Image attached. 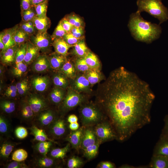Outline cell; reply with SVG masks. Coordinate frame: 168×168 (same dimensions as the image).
I'll use <instances>...</instances> for the list:
<instances>
[{
	"mask_svg": "<svg viewBox=\"0 0 168 168\" xmlns=\"http://www.w3.org/2000/svg\"><path fill=\"white\" fill-rule=\"evenodd\" d=\"M57 118L53 111L46 109L36 115L33 122L36 125L44 129L48 128Z\"/></svg>",
	"mask_w": 168,
	"mask_h": 168,
	"instance_id": "cell-8",
	"label": "cell"
},
{
	"mask_svg": "<svg viewBox=\"0 0 168 168\" xmlns=\"http://www.w3.org/2000/svg\"><path fill=\"white\" fill-rule=\"evenodd\" d=\"M52 45L55 52L65 56L67 55L69 49L72 47L67 43L63 38L54 40Z\"/></svg>",
	"mask_w": 168,
	"mask_h": 168,
	"instance_id": "cell-23",
	"label": "cell"
},
{
	"mask_svg": "<svg viewBox=\"0 0 168 168\" xmlns=\"http://www.w3.org/2000/svg\"><path fill=\"white\" fill-rule=\"evenodd\" d=\"M22 21H32L36 16V12L34 7L26 10L21 11Z\"/></svg>",
	"mask_w": 168,
	"mask_h": 168,
	"instance_id": "cell-46",
	"label": "cell"
},
{
	"mask_svg": "<svg viewBox=\"0 0 168 168\" xmlns=\"http://www.w3.org/2000/svg\"><path fill=\"white\" fill-rule=\"evenodd\" d=\"M30 133L35 138L34 139L39 142L51 141L55 142L49 138L43 129L39 128L35 125H33L30 128Z\"/></svg>",
	"mask_w": 168,
	"mask_h": 168,
	"instance_id": "cell-29",
	"label": "cell"
},
{
	"mask_svg": "<svg viewBox=\"0 0 168 168\" xmlns=\"http://www.w3.org/2000/svg\"><path fill=\"white\" fill-rule=\"evenodd\" d=\"M64 89L57 87L53 88L49 95V99L53 104L58 105L61 104L65 97Z\"/></svg>",
	"mask_w": 168,
	"mask_h": 168,
	"instance_id": "cell-26",
	"label": "cell"
},
{
	"mask_svg": "<svg viewBox=\"0 0 168 168\" xmlns=\"http://www.w3.org/2000/svg\"><path fill=\"white\" fill-rule=\"evenodd\" d=\"M28 153L25 150L19 149L16 150L13 153L12 159L14 161L22 162L26 159Z\"/></svg>",
	"mask_w": 168,
	"mask_h": 168,
	"instance_id": "cell-47",
	"label": "cell"
},
{
	"mask_svg": "<svg viewBox=\"0 0 168 168\" xmlns=\"http://www.w3.org/2000/svg\"><path fill=\"white\" fill-rule=\"evenodd\" d=\"M30 36L19 27L15 33L14 39L16 44L20 45L30 40Z\"/></svg>",
	"mask_w": 168,
	"mask_h": 168,
	"instance_id": "cell-37",
	"label": "cell"
},
{
	"mask_svg": "<svg viewBox=\"0 0 168 168\" xmlns=\"http://www.w3.org/2000/svg\"><path fill=\"white\" fill-rule=\"evenodd\" d=\"M20 45L16 44L6 50L1 54L2 63L4 65H9L15 62L16 51Z\"/></svg>",
	"mask_w": 168,
	"mask_h": 168,
	"instance_id": "cell-21",
	"label": "cell"
},
{
	"mask_svg": "<svg viewBox=\"0 0 168 168\" xmlns=\"http://www.w3.org/2000/svg\"><path fill=\"white\" fill-rule=\"evenodd\" d=\"M98 140L102 142L117 140V136L111 124L106 119L98 124L93 128Z\"/></svg>",
	"mask_w": 168,
	"mask_h": 168,
	"instance_id": "cell-5",
	"label": "cell"
},
{
	"mask_svg": "<svg viewBox=\"0 0 168 168\" xmlns=\"http://www.w3.org/2000/svg\"><path fill=\"white\" fill-rule=\"evenodd\" d=\"M63 38L67 43L73 47L85 38H77L73 36L71 33L69 32L67 33L63 37Z\"/></svg>",
	"mask_w": 168,
	"mask_h": 168,
	"instance_id": "cell-51",
	"label": "cell"
},
{
	"mask_svg": "<svg viewBox=\"0 0 168 168\" xmlns=\"http://www.w3.org/2000/svg\"><path fill=\"white\" fill-rule=\"evenodd\" d=\"M33 70L37 72H42L52 68L47 56L45 54L40 55L33 62Z\"/></svg>",
	"mask_w": 168,
	"mask_h": 168,
	"instance_id": "cell-14",
	"label": "cell"
},
{
	"mask_svg": "<svg viewBox=\"0 0 168 168\" xmlns=\"http://www.w3.org/2000/svg\"><path fill=\"white\" fill-rule=\"evenodd\" d=\"M81 123L83 127H92L106 119L99 107L96 104L87 103L82 105L80 109Z\"/></svg>",
	"mask_w": 168,
	"mask_h": 168,
	"instance_id": "cell-4",
	"label": "cell"
},
{
	"mask_svg": "<svg viewBox=\"0 0 168 168\" xmlns=\"http://www.w3.org/2000/svg\"><path fill=\"white\" fill-rule=\"evenodd\" d=\"M91 127H86V128L83 129L81 147L83 150L95 144L98 141L94 129Z\"/></svg>",
	"mask_w": 168,
	"mask_h": 168,
	"instance_id": "cell-13",
	"label": "cell"
},
{
	"mask_svg": "<svg viewBox=\"0 0 168 168\" xmlns=\"http://www.w3.org/2000/svg\"><path fill=\"white\" fill-rule=\"evenodd\" d=\"M7 168H26L28 167L22 162L14 161L7 164L6 166Z\"/></svg>",
	"mask_w": 168,
	"mask_h": 168,
	"instance_id": "cell-54",
	"label": "cell"
},
{
	"mask_svg": "<svg viewBox=\"0 0 168 168\" xmlns=\"http://www.w3.org/2000/svg\"><path fill=\"white\" fill-rule=\"evenodd\" d=\"M53 142L51 141L39 142L36 144L35 148L42 156H46Z\"/></svg>",
	"mask_w": 168,
	"mask_h": 168,
	"instance_id": "cell-38",
	"label": "cell"
},
{
	"mask_svg": "<svg viewBox=\"0 0 168 168\" xmlns=\"http://www.w3.org/2000/svg\"><path fill=\"white\" fill-rule=\"evenodd\" d=\"M61 73L68 78L73 80L76 76V69L75 64L70 60L67 59L59 70Z\"/></svg>",
	"mask_w": 168,
	"mask_h": 168,
	"instance_id": "cell-25",
	"label": "cell"
},
{
	"mask_svg": "<svg viewBox=\"0 0 168 168\" xmlns=\"http://www.w3.org/2000/svg\"><path fill=\"white\" fill-rule=\"evenodd\" d=\"M52 68L60 70L67 60L66 56L59 54L55 52L47 56Z\"/></svg>",
	"mask_w": 168,
	"mask_h": 168,
	"instance_id": "cell-19",
	"label": "cell"
},
{
	"mask_svg": "<svg viewBox=\"0 0 168 168\" xmlns=\"http://www.w3.org/2000/svg\"><path fill=\"white\" fill-rule=\"evenodd\" d=\"M47 0H30L31 4L32 7L42 3Z\"/></svg>",
	"mask_w": 168,
	"mask_h": 168,
	"instance_id": "cell-62",
	"label": "cell"
},
{
	"mask_svg": "<svg viewBox=\"0 0 168 168\" xmlns=\"http://www.w3.org/2000/svg\"><path fill=\"white\" fill-rule=\"evenodd\" d=\"M140 14L137 11L130 15L128 26L135 39L150 44L159 37L161 28L160 25L144 19Z\"/></svg>",
	"mask_w": 168,
	"mask_h": 168,
	"instance_id": "cell-2",
	"label": "cell"
},
{
	"mask_svg": "<svg viewBox=\"0 0 168 168\" xmlns=\"http://www.w3.org/2000/svg\"><path fill=\"white\" fill-rule=\"evenodd\" d=\"M91 85L84 75H78L72 80L71 88L80 93L86 92L90 90Z\"/></svg>",
	"mask_w": 168,
	"mask_h": 168,
	"instance_id": "cell-11",
	"label": "cell"
},
{
	"mask_svg": "<svg viewBox=\"0 0 168 168\" xmlns=\"http://www.w3.org/2000/svg\"><path fill=\"white\" fill-rule=\"evenodd\" d=\"M20 114L21 120L28 122H33L36 116L26 101L22 104L21 106Z\"/></svg>",
	"mask_w": 168,
	"mask_h": 168,
	"instance_id": "cell-17",
	"label": "cell"
},
{
	"mask_svg": "<svg viewBox=\"0 0 168 168\" xmlns=\"http://www.w3.org/2000/svg\"><path fill=\"white\" fill-rule=\"evenodd\" d=\"M83 128H81L71 132L66 138L72 147L77 150L81 148Z\"/></svg>",
	"mask_w": 168,
	"mask_h": 168,
	"instance_id": "cell-16",
	"label": "cell"
},
{
	"mask_svg": "<svg viewBox=\"0 0 168 168\" xmlns=\"http://www.w3.org/2000/svg\"><path fill=\"white\" fill-rule=\"evenodd\" d=\"M14 144L10 142L3 143L0 147V157L6 159L8 157L14 148Z\"/></svg>",
	"mask_w": 168,
	"mask_h": 168,
	"instance_id": "cell-41",
	"label": "cell"
},
{
	"mask_svg": "<svg viewBox=\"0 0 168 168\" xmlns=\"http://www.w3.org/2000/svg\"><path fill=\"white\" fill-rule=\"evenodd\" d=\"M18 92H10L6 91L5 92V95L6 96L9 98H14L16 97L17 95Z\"/></svg>",
	"mask_w": 168,
	"mask_h": 168,
	"instance_id": "cell-61",
	"label": "cell"
},
{
	"mask_svg": "<svg viewBox=\"0 0 168 168\" xmlns=\"http://www.w3.org/2000/svg\"><path fill=\"white\" fill-rule=\"evenodd\" d=\"M19 27V24H17L12 27L6 29L1 32L2 35V40L5 45L3 51L1 52V54L8 48L16 45L13 37Z\"/></svg>",
	"mask_w": 168,
	"mask_h": 168,
	"instance_id": "cell-12",
	"label": "cell"
},
{
	"mask_svg": "<svg viewBox=\"0 0 168 168\" xmlns=\"http://www.w3.org/2000/svg\"><path fill=\"white\" fill-rule=\"evenodd\" d=\"M79 125L77 122L70 123L69 125V128L72 131H75L79 128Z\"/></svg>",
	"mask_w": 168,
	"mask_h": 168,
	"instance_id": "cell-60",
	"label": "cell"
},
{
	"mask_svg": "<svg viewBox=\"0 0 168 168\" xmlns=\"http://www.w3.org/2000/svg\"><path fill=\"white\" fill-rule=\"evenodd\" d=\"M32 21L38 31H47L51 25V21L47 16L43 17L36 16Z\"/></svg>",
	"mask_w": 168,
	"mask_h": 168,
	"instance_id": "cell-22",
	"label": "cell"
},
{
	"mask_svg": "<svg viewBox=\"0 0 168 168\" xmlns=\"http://www.w3.org/2000/svg\"><path fill=\"white\" fill-rule=\"evenodd\" d=\"M32 110L37 115L41 111L47 109L48 104L43 97L36 94H31L26 101Z\"/></svg>",
	"mask_w": 168,
	"mask_h": 168,
	"instance_id": "cell-10",
	"label": "cell"
},
{
	"mask_svg": "<svg viewBox=\"0 0 168 168\" xmlns=\"http://www.w3.org/2000/svg\"><path fill=\"white\" fill-rule=\"evenodd\" d=\"M15 134L18 138L22 139L25 138L28 135V133L26 128L22 126L17 127L15 130Z\"/></svg>",
	"mask_w": 168,
	"mask_h": 168,
	"instance_id": "cell-53",
	"label": "cell"
},
{
	"mask_svg": "<svg viewBox=\"0 0 168 168\" xmlns=\"http://www.w3.org/2000/svg\"><path fill=\"white\" fill-rule=\"evenodd\" d=\"M155 98L149 85L123 67L112 71L97 90L96 104L123 142L151 122Z\"/></svg>",
	"mask_w": 168,
	"mask_h": 168,
	"instance_id": "cell-1",
	"label": "cell"
},
{
	"mask_svg": "<svg viewBox=\"0 0 168 168\" xmlns=\"http://www.w3.org/2000/svg\"><path fill=\"white\" fill-rule=\"evenodd\" d=\"M84 58L90 69L100 70V63L97 57L89 51Z\"/></svg>",
	"mask_w": 168,
	"mask_h": 168,
	"instance_id": "cell-30",
	"label": "cell"
},
{
	"mask_svg": "<svg viewBox=\"0 0 168 168\" xmlns=\"http://www.w3.org/2000/svg\"><path fill=\"white\" fill-rule=\"evenodd\" d=\"M65 17L73 26L84 27L85 23L83 19L75 13L67 15Z\"/></svg>",
	"mask_w": 168,
	"mask_h": 168,
	"instance_id": "cell-34",
	"label": "cell"
},
{
	"mask_svg": "<svg viewBox=\"0 0 168 168\" xmlns=\"http://www.w3.org/2000/svg\"><path fill=\"white\" fill-rule=\"evenodd\" d=\"M70 32L76 38H85L84 27L73 26Z\"/></svg>",
	"mask_w": 168,
	"mask_h": 168,
	"instance_id": "cell-52",
	"label": "cell"
},
{
	"mask_svg": "<svg viewBox=\"0 0 168 168\" xmlns=\"http://www.w3.org/2000/svg\"><path fill=\"white\" fill-rule=\"evenodd\" d=\"M83 164L82 160L78 156H73L69 158L67 162V166L69 168H78Z\"/></svg>",
	"mask_w": 168,
	"mask_h": 168,
	"instance_id": "cell-50",
	"label": "cell"
},
{
	"mask_svg": "<svg viewBox=\"0 0 168 168\" xmlns=\"http://www.w3.org/2000/svg\"><path fill=\"white\" fill-rule=\"evenodd\" d=\"M137 12H146L159 21V25L168 19V10L161 0H138Z\"/></svg>",
	"mask_w": 168,
	"mask_h": 168,
	"instance_id": "cell-3",
	"label": "cell"
},
{
	"mask_svg": "<svg viewBox=\"0 0 168 168\" xmlns=\"http://www.w3.org/2000/svg\"><path fill=\"white\" fill-rule=\"evenodd\" d=\"M10 123L7 119L2 115L0 116V132L1 134L8 135L11 131Z\"/></svg>",
	"mask_w": 168,
	"mask_h": 168,
	"instance_id": "cell-43",
	"label": "cell"
},
{
	"mask_svg": "<svg viewBox=\"0 0 168 168\" xmlns=\"http://www.w3.org/2000/svg\"><path fill=\"white\" fill-rule=\"evenodd\" d=\"M70 148V143H69L63 147L53 149L50 152V155L51 157L57 159H63Z\"/></svg>",
	"mask_w": 168,
	"mask_h": 168,
	"instance_id": "cell-33",
	"label": "cell"
},
{
	"mask_svg": "<svg viewBox=\"0 0 168 168\" xmlns=\"http://www.w3.org/2000/svg\"><path fill=\"white\" fill-rule=\"evenodd\" d=\"M53 81L56 87L65 89L69 85L68 78L61 73H56L53 77Z\"/></svg>",
	"mask_w": 168,
	"mask_h": 168,
	"instance_id": "cell-31",
	"label": "cell"
},
{
	"mask_svg": "<svg viewBox=\"0 0 168 168\" xmlns=\"http://www.w3.org/2000/svg\"><path fill=\"white\" fill-rule=\"evenodd\" d=\"M6 91L18 92L16 86L15 85H11L9 86L6 90Z\"/></svg>",
	"mask_w": 168,
	"mask_h": 168,
	"instance_id": "cell-63",
	"label": "cell"
},
{
	"mask_svg": "<svg viewBox=\"0 0 168 168\" xmlns=\"http://www.w3.org/2000/svg\"><path fill=\"white\" fill-rule=\"evenodd\" d=\"M61 24L65 30L67 32H70L73 27L72 26L64 17L60 21Z\"/></svg>",
	"mask_w": 168,
	"mask_h": 168,
	"instance_id": "cell-55",
	"label": "cell"
},
{
	"mask_svg": "<svg viewBox=\"0 0 168 168\" xmlns=\"http://www.w3.org/2000/svg\"><path fill=\"white\" fill-rule=\"evenodd\" d=\"M67 33L63 29L59 21L51 36L52 41L55 39L63 38Z\"/></svg>",
	"mask_w": 168,
	"mask_h": 168,
	"instance_id": "cell-49",
	"label": "cell"
},
{
	"mask_svg": "<svg viewBox=\"0 0 168 168\" xmlns=\"http://www.w3.org/2000/svg\"><path fill=\"white\" fill-rule=\"evenodd\" d=\"M78 120L77 116L74 114L70 115L67 119V121L69 123L77 122Z\"/></svg>",
	"mask_w": 168,
	"mask_h": 168,
	"instance_id": "cell-59",
	"label": "cell"
},
{
	"mask_svg": "<svg viewBox=\"0 0 168 168\" xmlns=\"http://www.w3.org/2000/svg\"><path fill=\"white\" fill-rule=\"evenodd\" d=\"M72 54L77 58H84L90 51L86 44L85 38L73 46Z\"/></svg>",
	"mask_w": 168,
	"mask_h": 168,
	"instance_id": "cell-28",
	"label": "cell"
},
{
	"mask_svg": "<svg viewBox=\"0 0 168 168\" xmlns=\"http://www.w3.org/2000/svg\"><path fill=\"white\" fill-rule=\"evenodd\" d=\"M165 122V126L161 136L168 138V116L166 117Z\"/></svg>",
	"mask_w": 168,
	"mask_h": 168,
	"instance_id": "cell-58",
	"label": "cell"
},
{
	"mask_svg": "<svg viewBox=\"0 0 168 168\" xmlns=\"http://www.w3.org/2000/svg\"><path fill=\"white\" fill-rule=\"evenodd\" d=\"M152 155H161L168 157V138L161 136L156 143Z\"/></svg>",
	"mask_w": 168,
	"mask_h": 168,
	"instance_id": "cell-18",
	"label": "cell"
},
{
	"mask_svg": "<svg viewBox=\"0 0 168 168\" xmlns=\"http://www.w3.org/2000/svg\"><path fill=\"white\" fill-rule=\"evenodd\" d=\"M32 43L37 46L44 54L48 52L50 50L52 40L51 36L47 31H37L31 35L29 40Z\"/></svg>",
	"mask_w": 168,
	"mask_h": 168,
	"instance_id": "cell-7",
	"label": "cell"
},
{
	"mask_svg": "<svg viewBox=\"0 0 168 168\" xmlns=\"http://www.w3.org/2000/svg\"><path fill=\"white\" fill-rule=\"evenodd\" d=\"M84 75L91 85L98 83L102 77L99 70L91 69L84 73Z\"/></svg>",
	"mask_w": 168,
	"mask_h": 168,
	"instance_id": "cell-32",
	"label": "cell"
},
{
	"mask_svg": "<svg viewBox=\"0 0 168 168\" xmlns=\"http://www.w3.org/2000/svg\"><path fill=\"white\" fill-rule=\"evenodd\" d=\"M27 43V50L23 62L28 65L33 63L40 55V50L30 40Z\"/></svg>",
	"mask_w": 168,
	"mask_h": 168,
	"instance_id": "cell-15",
	"label": "cell"
},
{
	"mask_svg": "<svg viewBox=\"0 0 168 168\" xmlns=\"http://www.w3.org/2000/svg\"><path fill=\"white\" fill-rule=\"evenodd\" d=\"M5 47L4 44L3 42L2 39V35L1 32L0 34V49L1 52H2Z\"/></svg>",
	"mask_w": 168,
	"mask_h": 168,
	"instance_id": "cell-64",
	"label": "cell"
},
{
	"mask_svg": "<svg viewBox=\"0 0 168 168\" xmlns=\"http://www.w3.org/2000/svg\"><path fill=\"white\" fill-rule=\"evenodd\" d=\"M67 128L65 121L61 118H57L48 128L49 134L55 138H59L63 136L66 132Z\"/></svg>",
	"mask_w": 168,
	"mask_h": 168,
	"instance_id": "cell-9",
	"label": "cell"
},
{
	"mask_svg": "<svg viewBox=\"0 0 168 168\" xmlns=\"http://www.w3.org/2000/svg\"><path fill=\"white\" fill-rule=\"evenodd\" d=\"M27 65L23 62L16 63L12 70V74L17 77H21L27 71Z\"/></svg>",
	"mask_w": 168,
	"mask_h": 168,
	"instance_id": "cell-42",
	"label": "cell"
},
{
	"mask_svg": "<svg viewBox=\"0 0 168 168\" xmlns=\"http://www.w3.org/2000/svg\"><path fill=\"white\" fill-rule=\"evenodd\" d=\"M32 85L34 88L39 92H43L48 88L50 80L47 77L38 76L32 79Z\"/></svg>",
	"mask_w": 168,
	"mask_h": 168,
	"instance_id": "cell-20",
	"label": "cell"
},
{
	"mask_svg": "<svg viewBox=\"0 0 168 168\" xmlns=\"http://www.w3.org/2000/svg\"><path fill=\"white\" fill-rule=\"evenodd\" d=\"M74 64L77 71L79 72L85 73L90 69L84 58H77Z\"/></svg>",
	"mask_w": 168,
	"mask_h": 168,
	"instance_id": "cell-44",
	"label": "cell"
},
{
	"mask_svg": "<svg viewBox=\"0 0 168 168\" xmlns=\"http://www.w3.org/2000/svg\"><path fill=\"white\" fill-rule=\"evenodd\" d=\"M27 42L20 45L17 48L15 56V64L23 62L27 50Z\"/></svg>",
	"mask_w": 168,
	"mask_h": 168,
	"instance_id": "cell-40",
	"label": "cell"
},
{
	"mask_svg": "<svg viewBox=\"0 0 168 168\" xmlns=\"http://www.w3.org/2000/svg\"><path fill=\"white\" fill-rule=\"evenodd\" d=\"M100 144L101 143L98 141L95 144L83 150L84 156L89 160L94 158L97 154L98 148Z\"/></svg>",
	"mask_w": 168,
	"mask_h": 168,
	"instance_id": "cell-36",
	"label": "cell"
},
{
	"mask_svg": "<svg viewBox=\"0 0 168 168\" xmlns=\"http://www.w3.org/2000/svg\"><path fill=\"white\" fill-rule=\"evenodd\" d=\"M0 108L3 113L7 114L14 112L16 108L15 102L9 100H3L1 101Z\"/></svg>",
	"mask_w": 168,
	"mask_h": 168,
	"instance_id": "cell-35",
	"label": "cell"
},
{
	"mask_svg": "<svg viewBox=\"0 0 168 168\" xmlns=\"http://www.w3.org/2000/svg\"><path fill=\"white\" fill-rule=\"evenodd\" d=\"M18 93L21 95L26 94L29 89L28 81L25 79L17 83L16 85Z\"/></svg>",
	"mask_w": 168,
	"mask_h": 168,
	"instance_id": "cell-48",
	"label": "cell"
},
{
	"mask_svg": "<svg viewBox=\"0 0 168 168\" xmlns=\"http://www.w3.org/2000/svg\"><path fill=\"white\" fill-rule=\"evenodd\" d=\"M19 28L30 36L35 34L36 31L33 21H22L19 24Z\"/></svg>",
	"mask_w": 168,
	"mask_h": 168,
	"instance_id": "cell-39",
	"label": "cell"
},
{
	"mask_svg": "<svg viewBox=\"0 0 168 168\" xmlns=\"http://www.w3.org/2000/svg\"><path fill=\"white\" fill-rule=\"evenodd\" d=\"M21 11L29 9L32 7L30 0H20Z\"/></svg>",
	"mask_w": 168,
	"mask_h": 168,
	"instance_id": "cell-56",
	"label": "cell"
},
{
	"mask_svg": "<svg viewBox=\"0 0 168 168\" xmlns=\"http://www.w3.org/2000/svg\"><path fill=\"white\" fill-rule=\"evenodd\" d=\"M97 167L99 168H114L115 165L108 161H103L100 162L98 165Z\"/></svg>",
	"mask_w": 168,
	"mask_h": 168,
	"instance_id": "cell-57",
	"label": "cell"
},
{
	"mask_svg": "<svg viewBox=\"0 0 168 168\" xmlns=\"http://www.w3.org/2000/svg\"><path fill=\"white\" fill-rule=\"evenodd\" d=\"M148 167L168 168V157L161 155H152Z\"/></svg>",
	"mask_w": 168,
	"mask_h": 168,
	"instance_id": "cell-27",
	"label": "cell"
},
{
	"mask_svg": "<svg viewBox=\"0 0 168 168\" xmlns=\"http://www.w3.org/2000/svg\"><path fill=\"white\" fill-rule=\"evenodd\" d=\"M56 159L46 156L38 158L35 161V165L38 167L49 168L54 167L57 166L58 161Z\"/></svg>",
	"mask_w": 168,
	"mask_h": 168,
	"instance_id": "cell-24",
	"label": "cell"
},
{
	"mask_svg": "<svg viewBox=\"0 0 168 168\" xmlns=\"http://www.w3.org/2000/svg\"><path fill=\"white\" fill-rule=\"evenodd\" d=\"M49 0H47L34 7L36 12L37 16L43 17L46 16Z\"/></svg>",
	"mask_w": 168,
	"mask_h": 168,
	"instance_id": "cell-45",
	"label": "cell"
},
{
	"mask_svg": "<svg viewBox=\"0 0 168 168\" xmlns=\"http://www.w3.org/2000/svg\"><path fill=\"white\" fill-rule=\"evenodd\" d=\"M85 100L84 96L72 88H69L61 103L60 110L65 113L83 103Z\"/></svg>",
	"mask_w": 168,
	"mask_h": 168,
	"instance_id": "cell-6",
	"label": "cell"
}]
</instances>
